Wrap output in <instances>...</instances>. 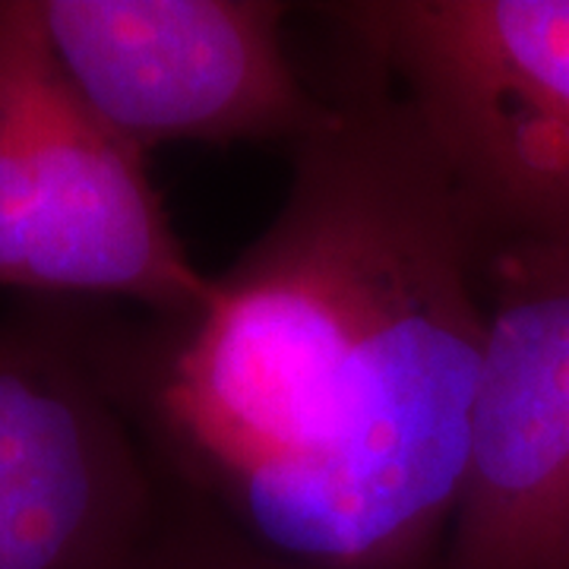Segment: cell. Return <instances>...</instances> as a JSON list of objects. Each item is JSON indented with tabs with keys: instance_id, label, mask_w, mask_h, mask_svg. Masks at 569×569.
<instances>
[{
	"instance_id": "3957f363",
	"label": "cell",
	"mask_w": 569,
	"mask_h": 569,
	"mask_svg": "<svg viewBox=\"0 0 569 569\" xmlns=\"http://www.w3.org/2000/svg\"><path fill=\"white\" fill-rule=\"evenodd\" d=\"M406 96L490 247H569V0L313 7Z\"/></svg>"
},
{
	"instance_id": "8992f818",
	"label": "cell",
	"mask_w": 569,
	"mask_h": 569,
	"mask_svg": "<svg viewBox=\"0 0 569 569\" xmlns=\"http://www.w3.org/2000/svg\"><path fill=\"white\" fill-rule=\"evenodd\" d=\"M459 500L433 569H569V247L500 244Z\"/></svg>"
},
{
	"instance_id": "6da1fadb",
	"label": "cell",
	"mask_w": 569,
	"mask_h": 569,
	"mask_svg": "<svg viewBox=\"0 0 569 569\" xmlns=\"http://www.w3.org/2000/svg\"><path fill=\"white\" fill-rule=\"evenodd\" d=\"M342 51V48H339ZM272 222L183 317L82 305L159 481L298 569H433L466 471L488 241L425 121L342 51Z\"/></svg>"
},
{
	"instance_id": "277c9868",
	"label": "cell",
	"mask_w": 569,
	"mask_h": 569,
	"mask_svg": "<svg viewBox=\"0 0 569 569\" xmlns=\"http://www.w3.org/2000/svg\"><path fill=\"white\" fill-rule=\"evenodd\" d=\"M54 58L114 133L162 146L282 142L332 114L284 44L291 3L272 0H39Z\"/></svg>"
},
{
	"instance_id": "5b68a950",
	"label": "cell",
	"mask_w": 569,
	"mask_h": 569,
	"mask_svg": "<svg viewBox=\"0 0 569 569\" xmlns=\"http://www.w3.org/2000/svg\"><path fill=\"white\" fill-rule=\"evenodd\" d=\"M162 481L86 342L82 301L0 317V569H127Z\"/></svg>"
},
{
	"instance_id": "52a82bcc",
	"label": "cell",
	"mask_w": 569,
	"mask_h": 569,
	"mask_svg": "<svg viewBox=\"0 0 569 569\" xmlns=\"http://www.w3.org/2000/svg\"><path fill=\"white\" fill-rule=\"evenodd\" d=\"M127 569H298L269 557L212 512L162 485L159 519Z\"/></svg>"
},
{
	"instance_id": "7a4b0ae2",
	"label": "cell",
	"mask_w": 569,
	"mask_h": 569,
	"mask_svg": "<svg viewBox=\"0 0 569 569\" xmlns=\"http://www.w3.org/2000/svg\"><path fill=\"white\" fill-rule=\"evenodd\" d=\"M0 288L152 317L193 313L212 291L149 156L63 73L39 0H0Z\"/></svg>"
}]
</instances>
